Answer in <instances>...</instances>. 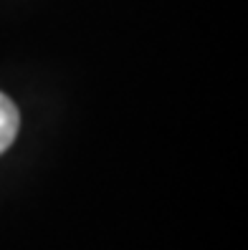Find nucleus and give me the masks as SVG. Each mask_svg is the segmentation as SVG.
<instances>
[{
  "label": "nucleus",
  "mask_w": 248,
  "mask_h": 250,
  "mask_svg": "<svg viewBox=\"0 0 248 250\" xmlns=\"http://www.w3.org/2000/svg\"><path fill=\"white\" fill-rule=\"evenodd\" d=\"M18 126H21V116H18L16 104L5 94H0V154L13 144V139L18 134Z\"/></svg>",
  "instance_id": "1"
}]
</instances>
